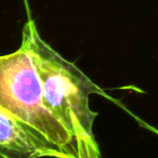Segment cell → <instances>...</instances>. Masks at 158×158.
Here are the masks:
<instances>
[{"label":"cell","instance_id":"6da1fadb","mask_svg":"<svg viewBox=\"0 0 158 158\" xmlns=\"http://www.w3.org/2000/svg\"><path fill=\"white\" fill-rule=\"evenodd\" d=\"M42 90L44 105L80 143L89 158H100L92 134L97 113L90 108V95L106 93L74 63L68 62L41 39L31 18L23 28Z\"/></svg>","mask_w":158,"mask_h":158},{"label":"cell","instance_id":"7a4b0ae2","mask_svg":"<svg viewBox=\"0 0 158 158\" xmlns=\"http://www.w3.org/2000/svg\"><path fill=\"white\" fill-rule=\"evenodd\" d=\"M0 107L65 158H89L80 143L47 108L26 42L0 55Z\"/></svg>","mask_w":158,"mask_h":158},{"label":"cell","instance_id":"3957f363","mask_svg":"<svg viewBox=\"0 0 158 158\" xmlns=\"http://www.w3.org/2000/svg\"><path fill=\"white\" fill-rule=\"evenodd\" d=\"M65 158L0 107V158Z\"/></svg>","mask_w":158,"mask_h":158}]
</instances>
